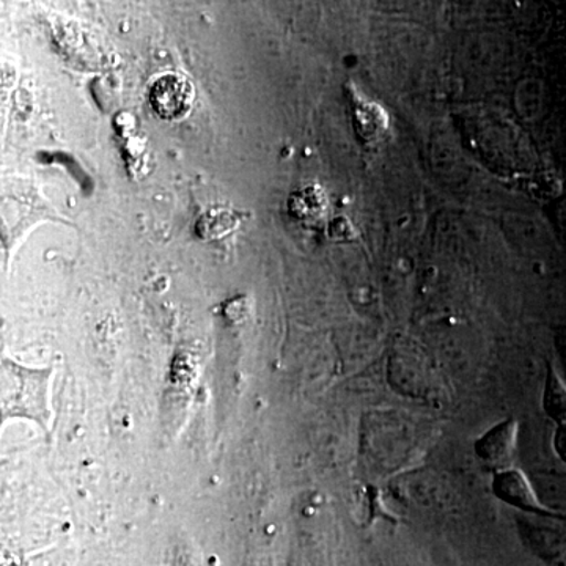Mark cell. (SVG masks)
Instances as JSON below:
<instances>
[{
  "label": "cell",
  "mask_w": 566,
  "mask_h": 566,
  "mask_svg": "<svg viewBox=\"0 0 566 566\" xmlns=\"http://www.w3.org/2000/svg\"><path fill=\"white\" fill-rule=\"evenodd\" d=\"M556 447L558 455H560L562 460L566 463V423H562L558 427L556 433Z\"/></svg>",
  "instance_id": "obj_7"
},
{
  "label": "cell",
  "mask_w": 566,
  "mask_h": 566,
  "mask_svg": "<svg viewBox=\"0 0 566 566\" xmlns=\"http://www.w3.org/2000/svg\"><path fill=\"white\" fill-rule=\"evenodd\" d=\"M50 370H25L11 363H3L2 415L25 417L48 430V379Z\"/></svg>",
  "instance_id": "obj_1"
},
{
  "label": "cell",
  "mask_w": 566,
  "mask_h": 566,
  "mask_svg": "<svg viewBox=\"0 0 566 566\" xmlns=\"http://www.w3.org/2000/svg\"><path fill=\"white\" fill-rule=\"evenodd\" d=\"M545 409L551 419L560 424L566 423V387L554 371L547 376Z\"/></svg>",
  "instance_id": "obj_6"
},
{
  "label": "cell",
  "mask_w": 566,
  "mask_h": 566,
  "mask_svg": "<svg viewBox=\"0 0 566 566\" xmlns=\"http://www.w3.org/2000/svg\"><path fill=\"white\" fill-rule=\"evenodd\" d=\"M237 218L230 211L212 210L205 212L196 226V232L202 240H218L237 229Z\"/></svg>",
  "instance_id": "obj_5"
},
{
  "label": "cell",
  "mask_w": 566,
  "mask_h": 566,
  "mask_svg": "<svg viewBox=\"0 0 566 566\" xmlns=\"http://www.w3.org/2000/svg\"><path fill=\"white\" fill-rule=\"evenodd\" d=\"M153 109L166 120H178L192 103V88L185 77L166 74L155 82L150 92Z\"/></svg>",
  "instance_id": "obj_2"
},
{
  "label": "cell",
  "mask_w": 566,
  "mask_h": 566,
  "mask_svg": "<svg viewBox=\"0 0 566 566\" xmlns=\"http://www.w3.org/2000/svg\"><path fill=\"white\" fill-rule=\"evenodd\" d=\"M495 488H497V494L510 504L521 506V509H536L535 499L526 479L517 472H504L495 482Z\"/></svg>",
  "instance_id": "obj_4"
},
{
  "label": "cell",
  "mask_w": 566,
  "mask_h": 566,
  "mask_svg": "<svg viewBox=\"0 0 566 566\" xmlns=\"http://www.w3.org/2000/svg\"><path fill=\"white\" fill-rule=\"evenodd\" d=\"M515 438V424H499L493 431L485 434L482 444L479 446V453L486 463L502 468L513 458Z\"/></svg>",
  "instance_id": "obj_3"
}]
</instances>
